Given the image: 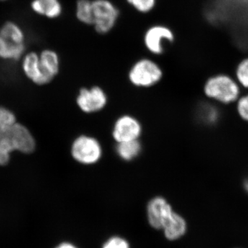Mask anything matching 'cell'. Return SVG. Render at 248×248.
<instances>
[{"instance_id":"15","label":"cell","mask_w":248,"mask_h":248,"mask_svg":"<svg viewBox=\"0 0 248 248\" xmlns=\"http://www.w3.org/2000/svg\"><path fill=\"white\" fill-rule=\"evenodd\" d=\"M142 146L139 140L117 143L116 154L123 161H132L136 159L141 154Z\"/></svg>"},{"instance_id":"24","label":"cell","mask_w":248,"mask_h":248,"mask_svg":"<svg viewBox=\"0 0 248 248\" xmlns=\"http://www.w3.org/2000/svg\"><path fill=\"white\" fill-rule=\"evenodd\" d=\"M55 248H78L74 244L69 242H63L58 245Z\"/></svg>"},{"instance_id":"7","label":"cell","mask_w":248,"mask_h":248,"mask_svg":"<svg viewBox=\"0 0 248 248\" xmlns=\"http://www.w3.org/2000/svg\"><path fill=\"white\" fill-rule=\"evenodd\" d=\"M143 128L141 122L133 115H124L116 120L112 129V139L116 143L139 140Z\"/></svg>"},{"instance_id":"18","label":"cell","mask_w":248,"mask_h":248,"mask_svg":"<svg viewBox=\"0 0 248 248\" xmlns=\"http://www.w3.org/2000/svg\"><path fill=\"white\" fill-rule=\"evenodd\" d=\"M234 78L240 86L248 89V56L238 62L234 68Z\"/></svg>"},{"instance_id":"22","label":"cell","mask_w":248,"mask_h":248,"mask_svg":"<svg viewBox=\"0 0 248 248\" xmlns=\"http://www.w3.org/2000/svg\"><path fill=\"white\" fill-rule=\"evenodd\" d=\"M236 110L239 117L245 122H248V94L239 98Z\"/></svg>"},{"instance_id":"1","label":"cell","mask_w":248,"mask_h":248,"mask_svg":"<svg viewBox=\"0 0 248 248\" xmlns=\"http://www.w3.org/2000/svg\"><path fill=\"white\" fill-rule=\"evenodd\" d=\"M35 148V141L30 131L16 122L10 128L0 132V166L7 164L11 153L19 151L29 154Z\"/></svg>"},{"instance_id":"10","label":"cell","mask_w":248,"mask_h":248,"mask_svg":"<svg viewBox=\"0 0 248 248\" xmlns=\"http://www.w3.org/2000/svg\"><path fill=\"white\" fill-rule=\"evenodd\" d=\"M39 56L44 84H48L60 71V59L58 54L52 50H43Z\"/></svg>"},{"instance_id":"9","label":"cell","mask_w":248,"mask_h":248,"mask_svg":"<svg viewBox=\"0 0 248 248\" xmlns=\"http://www.w3.org/2000/svg\"><path fill=\"white\" fill-rule=\"evenodd\" d=\"M172 42L174 35L170 29L164 26H155L150 28L144 36V43L146 48L152 53L161 55L164 52V41Z\"/></svg>"},{"instance_id":"3","label":"cell","mask_w":248,"mask_h":248,"mask_svg":"<svg viewBox=\"0 0 248 248\" xmlns=\"http://www.w3.org/2000/svg\"><path fill=\"white\" fill-rule=\"evenodd\" d=\"M72 157L84 166H93L102 159L104 151L102 143L97 138L89 135H81L75 139L71 145Z\"/></svg>"},{"instance_id":"20","label":"cell","mask_w":248,"mask_h":248,"mask_svg":"<svg viewBox=\"0 0 248 248\" xmlns=\"http://www.w3.org/2000/svg\"><path fill=\"white\" fill-rule=\"evenodd\" d=\"M16 115L4 107H0V132L10 128L16 123Z\"/></svg>"},{"instance_id":"17","label":"cell","mask_w":248,"mask_h":248,"mask_svg":"<svg viewBox=\"0 0 248 248\" xmlns=\"http://www.w3.org/2000/svg\"><path fill=\"white\" fill-rule=\"evenodd\" d=\"M76 16L80 22L86 24H93V1L90 0H78L76 6Z\"/></svg>"},{"instance_id":"26","label":"cell","mask_w":248,"mask_h":248,"mask_svg":"<svg viewBox=\"0 0 248 248\" xmlns=\"http://www.w3.org/2000/svg\"><path fill=\"white\" fill-rule=\"evenodd\" d=\"M0 1H6V0H0Z\"/></svg>"},{"instance_id":"21","label":"cell","mask_w":248,"mask_h":248,"mask_svg":"<svg viewBox=\"0 0 248 248\" xmlns=\"http://www.w3.org/2000/svg\"><path fill=\"white\" fill-rule=\"evenodd\" d=\"M129 4L141 13L150 12L155 6V0H127Z\"/></svg>"},{"instance_id":"13","label":"cell","mask_w":248,"mask_h":248,"mask_svg":"<svg viewBox=\"0 0 248 248\" xmlns=\"http://www.w3.org/2000/svg\"><path fill=\"white\" fill-rule=\"evenodd\" d=\"M31 8L36 14L53 19L62 14V8L59 0H33Z\"/></svg>"},{"instance_id":"2","label":"cell","mask_w":248,"mask_h":248,"mask_svg":"<svg viewBox=\"0 0 248 248\" xmlns=\"http://www.w3.org/2000/svg\"><path fill=\"white\" fill-rule=\"evenodd\" d=\"M203 92L208 99L228 105L237 102L241 90L234 77L226 73H217L206 79Z\"/></svg>"},{"instance_id":"4","label":"cell","mask_w":248,"mask_h":248,"mask_svg":"<svg viewBox=\"0 0 248 248\" xmlns=\"http://www.w3.org/2000/svg\"><path fill=\"white\" fill-rule=\"evenodd\" d=\"M163 78L161 67L149 59H141L134 63L128 73L130 84L137 88L148 89L160 82Z\"/></svg>"},{"instance_id":"16","label":"cell","mask_w":248,"mask_h":248,"mask_svg":"<svg viewBox=\"0 0 248 248\" xmlns=\"http://www.w3.org/2000/svg\"><path fill=\"white\" fill-rule=\"evenodd\" d=\"M0 35L13 41L15 43L24 44L25 36L22 29L16 23H5L0 29Z\"/></svg>"},{"instance_id":"8","label":"cell","mask_w":248,"mask_h":248,"mask_svg":"<svg viewBox=\"0 0 248 248\" xmlns=\"http://www.w3.org/2000/svg\"><path fill=\"white\" fill-rule=\"evenodd\" d=\"M146 212L148 223L151 226L155 229L162 230L174 210L164 197L157 196L148 202Z\"/></svg>"},{"instance_id":"11","label":"cell","mask_w":248,"mask_h":248,"mask_svg":"<svg viewBox=\"0 0 248 248\" xmlns=\"http://www.w3.org/2000/svg\"><path fill=\"white\" fill-rule=\"evenodd\" d=\"M165 236L170 241H175L182 237L187 231L186 220L179 214L173 212L162 228Z\"/></svg>"},{"instance_id":"23","label":"cell","mask_w":248,"mask_h":248,"mask_svg":"<svg viewBox=\"0 0 248 248\" xmlns=\"http://www.w3.org/2000/svg\"><path fill=\"white\" fill-rule=\"evenodd\" d=\"M102 248H130L128 241L120 236H113L107 240Z\"/></svg>"},{"instance_id":"12","label":"cell","mask_w":248,"mask_h":248,"mask_svg":"<svg viewBox=\"0 0 248 248\" xmlns=\"http://www.w3.org/2000/svg\"><path fill=\"white\" fill-rule=\"evenodd\" d=\"M23 71L26 76L38 85H44L43 78L41 72L40 56L38 54L30 53L24 57L22 63Z\"/></svg>"},{"instance_id":"14","label":"cell","mask_w":248,"mask_h":248,"mask_svg":"<svg viewBox=\"0 0 248 248\" xmlns=\"http://www.w3.org/2000/svg\"><path fill=\"white\" fill-rule=\"evenodd\" d=\"M25 50L24 44L15 43L0 35V58L3 60H17Z\"/></svg>"},{"instance_id":"6","label":"cell","mask_w":248,"mask_h":248,"mask_svg":"<svg viewBox=\"0 0 248 248\" xmlns=\"http://www.w3.org/2000/svg\"><path fill=\"white\" fill-rule=\"evenodd\" d=\"M93 17L95 30L101 34L107 33L114 27L119 16V11L108 0L93 1Z\"/></svg>"},{"instance_id":"19","label":"cell","mask_w":248,"mask_h":248,"mask_svg":"<svg viewBox=\"0 0 248 248\" xmlns=\"http://www.w3.org/2000/svg\"><path fill=\"white\" fill-rule=\"evenodd\" d=\"M199 117L204 123L211 125L218 121L219 114L216 108L209 104H203L199 109Z\"/></svg>"},{"instance_id":"25","label":"cell","mask_w":248,"mask_h":248,"mask_svg":"<svg viewBox=\"0 0 248 248\" xmlns=\"http://www.w3.org/2000/svg\"><path fill=\"white\" fill-rule=\"evenodd\" d=\"M245 188L246 189V190H247L248 192V179H247V180L246 181V182H245Z\"/></svg>"},{"instance_id":"5","label":"cell","mask_w":248,"mask_h":248,"mask_svg":"<svg viewBox=\"0 0 248 248\" xmlns=\"http://www.w3.org/2000/svg\"><path fill=\"white\" fill-rule=\"evenodd\" d=\"M108 98L104 89L97 86L80 89L77 97L78 108L86 114H94L104 110Z\"/></svg>"}]
</instances>
